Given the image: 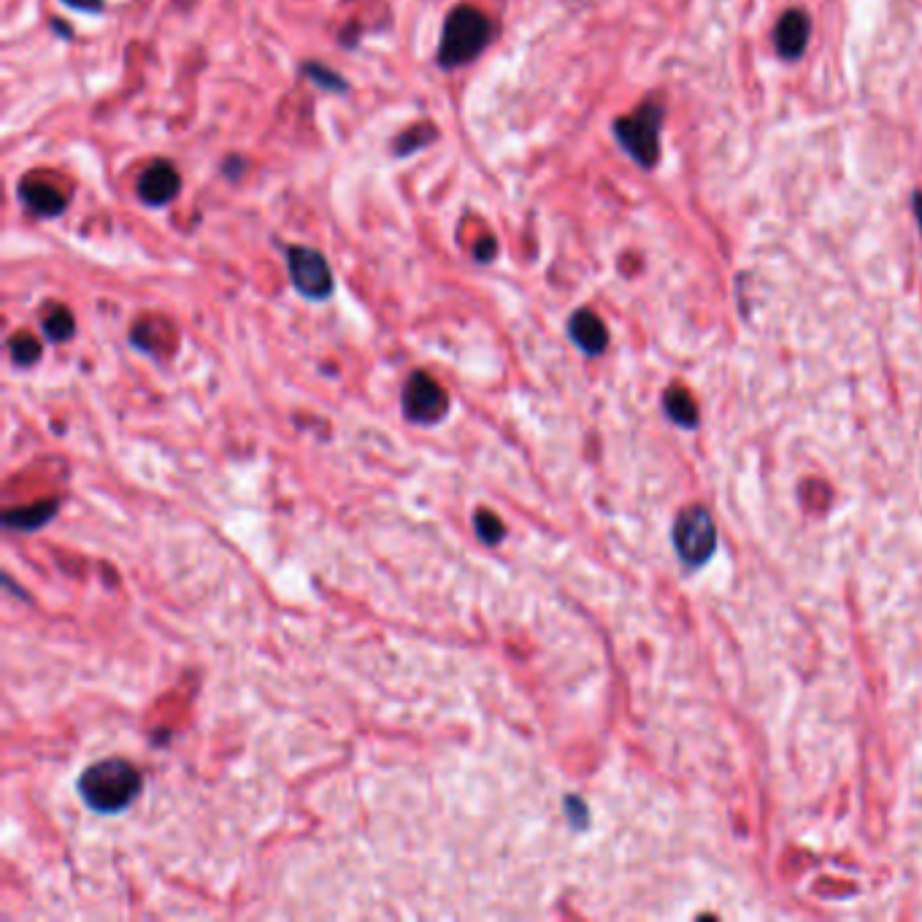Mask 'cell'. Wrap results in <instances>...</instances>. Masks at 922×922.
Segmentation results:
<instances>
[{
    "label": "cell",
    "mask_w": 922,
    "mask_h": 922,
    "mask_svg": "<svg viewBox=\"0 0 922 922\" xmlns=\"http://www.w3.org/2000/svg\"><path fill=\"white\" fill-rule=\"evenodd\" d=\"M495 28L490 17L476 6L460 3L449 11L441 25L439 52H436V65L441 71H457L466 65L476 63L487 52V46L493 44Z\"/></svg>",
    "instance_id": "6da1fadb"
},
{
    "label": "cell",
    "mask_w": 922,
    "mask_h": 922,
    "mask_svg": "<svg viewBox=\"0 0 922 922\" xmlns=\"http://www.w3.org/2000/svg\"><path fill=\"white\" fill-rule=\"evenodd\" d=\"M79 795L82 801L98 814H117L130 806L141 793L144 779L133 763L122 758H109L92 763L79 776Z\"/></svg>",
    "instance_id": "7a4b0ae2"
},
{
    "label": "cell",
    "mask_w": 922,
    "mask_h": 922,
    "mask_svg": "<svg viewBox=\"0 0 922 922\" xmlns=\"http://www.w3.org/2000/svg\"><path fill=\"white\" fill-rule=\"evenodd\" d=\"M660 128L663 109L658 103H644L641 109L614 122V138L636 163L652 168L660 160Z\"/></svg>",
    "instance_id": "3957f363"
},
{
    "label": "cell",
    "mask_w": 922,
    "mask_h": 922,
    "mask_svg": "<svg viewBox=\"0 0 922 922\" xmlns=\"http://www.w3.org/2000/svg\"><path fill=\"white\" fill-rule=\"evenodd\" d=\"M282 249L295 293L314 303L328 301L336 290V276H333L328 257L322 255L320 249L303 247V244H284Z\"/></svg>",
    "instance_id": "277c9868"
},
{
    "label": "cell",
    "mask_w": 922,
    "mask_h": 922,
    "mask_svg": "<svg viewBox=\"0 0 922 922\" xmlns=\"http://www.w3.org/2000/svg\"><path fill=\"white\" fill-rule=\"evenodd\" d=\"M401 406L406 420L417 425H436L449 414V395L439 379H433L425 371H414L403 384Z\"/></svg>",
    "instance_id": "5b68a950"
},
{
    "label": "cell",
    "mask_w": 922,
    "mask_h": 922,
    "mask_svg": "<svg viewBox=\"0 0 922 922\" xmlns=\"http://www.w3.org/2000/svg\"><path fill=\"white\" fill-rule=\"evenodd\" d=\"M674 544L687 566H703L717 547V530H714L712 514L701 506L685 509L676 517Z\"/></svg>",
    "instance_id": "8992f818"
},
{
    "label": "cell",
    "mask_w": 922,
    "mask_h": 922,
    "mask_svg": "<svg viewBox=\"0 0 922 922\" xmlns=\"http://www.w3.org/2000/svg\"><path fill=\"white\" fill-rule=\"evenodd\" d=\"M17 198L22 209L38 220H57L71 206L68 192L52 179V174H41V171H30L19 179Z\"/></svg>",
    "instance_id": "52a82bcc"
},
{
    "label": "cell",
    "mask_w": 922,
    "mask_h": 922,
    "mask_svg": "<svg viewBox=\"0 0 922 922\" xmlns=\"http://www.w3.org/2000/svg\"><path fill=\"white\" fill-rule=\"evenodd\" d=\"M182 174L171 160H152L136 182L138 201L149 209H165L182 195Z\"/></svg>",
    "instance_id": "ba28073f"
},
{
    "label": "cell",
    "mask_w": 922,
    "mask_h": 922,
    "mask_svg": "<svg viewBox=\"0 0 922 922\" xmlns=\"http://www.w3.org/2000/svg\"><path fill=\"white\" fill-rule=\"evenodd\" d=\"M568 338L590 357L603 355V349L609 347V330H606L601 317L590 309H579L571 314V320H568Z\"/></svg>",
    "instance_id": "9c48e42d"
},
{
    "label": "cell",
    "mask_w": 922,
    "mask_h": 922,
    "mask_svg": "<svg viewBox=\"0 0 922 922\" xmlns=\"http://www.w3.org/2000/svg\"><path fill=\"white\" fill-rule=\"evenodd\" d=\"M809 30L812 28H809V17L804 11H787L785 17L779 19L774 33L779 55L790 57V60L804 55L806 44H809Z\"/></svg>",
    "instance_id": "30bf717a"
},
{
    "label": "cell",
    "mask_w": 922,
    "mask_h": 922,
    "mask_svg": "<svg viewBox=\"0 0 922 922\" xmlns=\"http://www.w3.org/2000/svg\"><path fill=\"white\" fill-rule=\"evenodd\" d=\"M41 333L49 344H65L76 336L74 311L65 303H46L41 306Z\"/></svg>",
    "instance_id": "8fae6325"
},
{
    "label": "cell",
    "mask_w": 922,
    "mask_h": 922,
    "mask_svg": "<svg viewBox=\"0 0 922 922\" xmlns=\"http://www.w3.org/2000/svg\"><path fill=\"white\" fill-rule=\"evenodd\" d=\"M55 514L57 501H38L22 506V509H11V512L3 514V522H6V528L33 533V530L44 528L49 520H55Z\"/></svg>",
    "instance_id": "7c38bea8"
},
{
    "label": "cell",
    "mask_w": 922,
    "mask_h": 922,
    "mask_svg": "<svg viewBox=\"0 0 922 922\" xmlns=\"http://www.w3.org/2000/svg\"><path fill=\"white\" fill-rule=\"evenodd\" d=\"M436 138H439L436 125H430V122L411 125V128L401 130V133L390 141V155L398 157V160L417 155V152H422V149H428Z\"/></svg>",
    "instance_id": "4fadbf2b"
},
{
    "label": "cell",
    "mask_w": 922,
    "mask_h": 922,
    "mask_svg": "<svg viewBox=\"0 0 922 922\" xmlns=\"http://www.w3.org/2000/svg\"><path fill=\"white\" fill-rule=\"evenodd\" d=\"M301 76H306V79L322 92H333V95H347L349 92L347 79L338 74L336 68H330V65L325 63H317V60H306V63H301Z\"/></svg>",
    "instance_id": "5bb4252c"
},
{
    "label": "cell",
    "mask_w": 922,
    "mask_h": 922,
    "mask_svg": "<svg viewBox=\"0 0 922 922\" xmlns=\"http://www.w3.org/2000/svg\"><path fill=\"white\" fill-rule=\"evenodd\" d=\"M663 401H666V411L671 420L685 425V428H695V422H698V406H695L693 395L687 393L685 387H671Z\"/></svg>",
    "instance_id": "9a60e30c"
},
{
    "label": "cell",
    "mask_w": 922,
    "mask_h": 922,
    "mask_svg": "<svg viewBox=\"0 0 922 922\" xmlns=\"http://www.w3.org/2000/svg\"><path fill=\"white\" fill-rule=\"evenodd\" d=\"M41 341L36 336H30V333H14L9 338V355L14 360V366L19 368H30L36 366L38 360H41Z\"/></svg>",
    "instance_id": "2e32d148"
},
{
    "label": "cell",
    "mask_w": 922,
    "mask_h": 922,
    "mask_svg": "<svg viewBox=\"0 0 922 922\" xmlns=\"http://www.w3.org/2000/svg\"><path fill=\"white\" fill-rule=\"evenodd\" d=\"M474 533L482 544L493 547V544H501L503 536H506V525H503L501 517H495L493 512L479 509V512L474 514Z\"/></svg>",
    "instance_id": "e0dca14e"
},
{
    "label": "cell",
    "mask_w": 922,
    "mask_h": 922,
    "mask_svg": "<svg viewBox=\"0 0 922 922\" xmlns=\"http://www.w3.org/2000/svg\"><path fill=\"white\" fill-rule=\"evenodd\" d=\"M471 255H474L476 263H482V265L493 263L495 257H498V241L490 236L482 238V241H476L474 249H471Z\"/></svg>",
    "instance_id": "ac0fdd59"
},
{
    "label": "cell",
    "mask_w": 922,
    "mask_h": 922,
    "mask_svg": "<svg viewBox=\"0 0 922 922\" xmlns=\"http://www.w3.org/2000/svg\"><path fill=\"white\" fill-rule=\"evenodd\" d=\"M244 171H247V163H244V157H238V155L225 157V163H222V174L228 176L230 182H236V179H241V174H244Z\"/></svg>",
    "instance_id": "d6986e66"
},
{
    "label": "cell",
    "mask_w": 922,
    "mask_h": 922,
    "mask_svg": "<svg viewBox=\"0 0 922 922\" xmlns=\"http://www.w3.org/2000/svg\"><path fill=\"white\" fill-rule=\"evenodd\" d=\"M68 9L82 11V14H103L106 11V3L103 0H63Z\"/></svg>",
    "instance_id": "ffe728a7"
},
{
    "label": "cell",
    "mask_w": 922,
    "mask_h": 922,
    "mask_svg": "<svg viewBox=\"0 0 922 922\" xmlns=\"http://www.w3.org/2000/svg\"><path fill=\"white\" fill-rule=\"evenodd\" d=\"M914 214H917V222H920V228H922V192L914 195Z\"/></svg>",
    "instance_id": "44dd1931"
},
{
    "label": "cell",
    "mask_w": 922,
    "mask_h": 922,
    "mask_svg": "<svg viewBox=\"0 0 922 922\" xmlns=\"http://www.w3.org/2000/svg\"><path fill=\"white\" fill-rule=\"evenodd\" d=\"M52 25H55V30H57V33H63L65 38H71V36H74V33H71V28H63V22H60V19H55V22H52Z\"/></svg>",
    "instance_id": "7402d4cb"
}]
</instances>
